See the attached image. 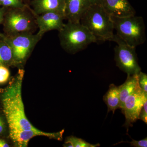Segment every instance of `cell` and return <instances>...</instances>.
<instances>
[{
    "label": "cell",
    "instance_id": "cell-1",
    "mask_svg": "<svg viewBox=\"0 0 147 147\" xmlns=\"http://www.w3.org/2000/svg\"><path fill=\"white\" fill-rule=\"evenodd\" d=\"M23 69H18L11 84L1 94L3 110L9 130H36L27 118L22 97V85L24 76Z\"/></svg>",
    "mask_w": 147,
    "mask_h": 147
},
{
    "label": "cell",
    "instance_id": "cell-2",
    "mask_svg": "<svg viewBox=\"0 0 147 147\" xmlns=\"http://www.w3.org/2000/svg\"><path fill=\"white\" fill-rule=\"evenodd\" d=\"M61 46L66 52L75 54L97 42L96 38L80 22L67 21L59 31Z\"/></svg>",
    "mask_w": 147,
    "mask_h": 147
},
{
    "label": "cell",
    "instance_id": "cell-3",
    "mask_svg": "<svg viewBox=\"0 0 147 147\" xmlns=\"http://www.w3.org/2000/svg\"><path fill=\"white\" fill-rule=\"evenodd\" d=\"M80 23L97 40L111 41L114 36L112 17L100 5H91L82 16Z\"/></svg>",
    "mask_w": 147,
    "mask_h": 147
},
{
    "label": "cell",
    "instance_id": "cell-4",
    "mask_svg": "<svg viewBox=\"0 0 147 147\" xmlns=\"http://www.w3.org/2000/svg\"><path fill=\"white\" fill-rule=\"evenodd\" d=\"M116 34L127 45L136 47L146 40V27L141 16H134L117 18L112 17Z\"/></svg>",
    "mask_w": 147,
    "mask_h": 147
},
{
    "label": "cell",
    "instance_id": "cell-5",
    "mask_svg": "<svg viewBox=\"0 0 147 147\" xmlns=\"http://www.w3.org/2000/svg\"><path fill=\"white\" fill-rule=\"evenodd\" d=\"M3 24L6 34L32 32L36 26L34 15L28 5L24 8H7Z\"/></svg>",
    "mask_w": 147,
    "mask_h": 147
},
{
    "label": "cell",
    "instance_id": "cell-6",
    "mask_svg": "<svg viewBox=\"0 0 147 147\" xmlns=\"http://www.w3.org/2000/svg\"><path fill=\"white\" fill-rule=\"evenodd\" d=\"M42 37L32 32L4 35L12 51L13 64L24 63Z\"/></svg>",
    "mask_w": 147,
    "mask_h": 147
},
{
    "label": "cell",
    "instance_id": "cell-7",
    "mask_svg": "<svg viewBox=\"0 0 147 147\" xmlns=\"http://www.w3.org/2000/svg\"><path fill=\"white\" fill-rule=\"evenodd\" d=\"M111 41L117 43L114 48L116 65L127 75L139 74L141 68L138 63L136 47L127 45L116 34Z\"/></svg>",
    "mask_w": 147,
    "mask_h": 147
},
{
    "label": "cell",
    "instance_id": "cell-8",
    "mask_svg": "<svg viewBox=\"0 0 147 147\" xmlns=\"http://www.w3.org/2000/svg\"><path fill=\"white\" fill-rule=\"evenodd\" d=\"M147 99V96L144 93L141 89L137 90L125 98L121 110L125 116V121L123 126L126 127L127 132L128 128L133 126V123L139 119L141 109Z\"/></svg>",
    "mask_w": 147,
    "mask_h": 147
},
{
    "label": "cell",
    "instance_id": "cell-9",
    "mask_svg": "<svg viewBox=\"0 0 147 147\" xmlns=\"http://www.w3.org/2000/svg\"><path fill=\"white\" fill-rule=\"evenodd\" d=\"M33 13L36 24L38 28L37 33L42 36L50 31L57 30L59 31L64 25L63 21L65 17L63 13L57 12H45L40 15Z\"/></svg>",
    "mask_w": 147,
    "mask_h": 147
},
{
    "label": "cell",
    "instance_id": "cell-10",
    "mask_svg": "<svg viewBox=\"0 0 147 147\" xmlns=\"http://www.w3.org/2000/svg\"><path fill=\"white\" fill-rule=\"evenodd\" d=\"M64 130L57 133H48L39 130H9V135L13 142L18 147H25L32 138L38 136H43L61 140Z\"/></svg>",
    "mask_w": 147,
    "mask_h": 147
},
{
    "label": "cell",
    "instance_id": "cell-11",
    "mask_svg": "<svg viewBox=\"0 0 147 147\" xmlns=\"http://www.w3.org/2000/svg\"><path fill=\"white\" fill-rule=\"evenodd\" d=\"M100 5L112 17L123 18L136 13L128 0H102Z\"/></svg>",
    "mask_w": 147,
    "mask_h": 147
},
{
    "label": "cell",
    "instance_id": "cell-12",
    "mask_svg": "<svg viewBox=\"0 0 147 147\" xmlns=\"http://www.w3.org/2000/svg\"><path fill=\"white\" fill-rule=\"evenodd\" d=\"M65 17L67 21L80 22L91 4L89 0H64Z\"/></svg>",
    "mask_w": 147,
    "mask_h": 147
},
{
    "label": "cell",
    "instance_id": "cell-13",
    "mask_svg": "<svg viewBox=\"0 0 147 147\" xmlns=\"http://www.w3.org/2000/svg\"><path fill=\"white\" fill-rule=\"evenodd\" d=\"M31 5L33 13L40 15L47 12H57L65 14L64 0H32Z\"/></svg>",
    "mask_w": 147,
    "mask_h": 147
},
{
    "label": "cell",
    "instance_id": "cell-14",
    "mask_svg": "<svg viewBox=\"0 0 147 147\" xmlns=\"http://www.w3.org/2000/svg\"><path fill=\"white\" fill-rule=\"evenodd\" d=\"M120 99V109L123 107L124 102L129 95L141 89L139 86L138 74L127 75L126 81L122 85L119 86Z\"/></svg>",
    "mask_w": 147,
    "mask_h": 147
},
{
    "label": "cell",
    "instance_id": "cell-15",
    "mask_svg": "<svg viewBox=\"0 0 147 147\" xmlns=\"http://www.w3.org/2000/svg\"><path fill=\"white\" fill-rule=\"evenodd\" d=\"M103 101L108 106V113L112 111L113 114L117 109H120V99L119 87L110 84L109 89L103 97Z\"/></svg>",
    "mask_w": 147,
    "mask_h": 147
},
{
    "label": "cell",
    "instance_id": "cell-16",
    "mask_svg": "<svg viewBox=\"0 0 147 147\" xmlns=\"http://www.w3.org/2000/svg\"><path fill=\"white\" fill-rule=\"evenodd\" d=\"M0 38V65L13 64V55L9 45L3 38Z\"/></svg>",
    "mask_w": 147,
    "mask_h": 147
},
{
    "label": "cell",
    "instance_id": "cell-17",
    "mask_svg": "<svg viewBox=\"0 0 147 147\" xmlns=\"http://www.w3.org/2000/svg\"><path fill=\"white\" fill-rule=\"evenodd\" d=\"M99 144H92L84 139L71 136L67 137L64 146L67 147H96L100 146Z\"/></svg>",
    "mask_w": 147,
    "mask_h": 147
},
{
    "label": "cell",
    "instance_id": "cell-18",
    "mask_svg": "<svg viewBox=\"0 0 147 147\" xmlns=\"http://www.w3.org/2000/svg\"><path fill=\"white\" fill-rule=\"evenodd\" d=\"M0 3L7 8H24L28 5L24 3L23 0H0Z\"/></svg>",
    "mask_w": 147,
    "mask_h": 147
},
{
    "label": "cell",
    "instance_id": "cell-19",
    "mask_svg": "<svg viewBox=\"0 0 147 147\" xmlns=\"http://www.w3.org/2000/svg\"><path fill=\"white\" fill-rule=\"evenodd\" d=\"M139 86L142 91L147 96V75L146 74L140 71L138 74Z\"/></svg>",
    "mask_w": 147,
    "mask_h": 147
},
{
    "label": "cell",
    "instance_id": "cell-20",
    "mask_svg": "<svg viewBox=\"0 0 147 147\" xmlns=\"http://www.w3.org/2000/svg\"><path fill=\"white\" fill-rule=\"evenodd\" d=\"M10 71L7 67L0 65V84H5L10 77Z\"/></svg>",
    "mask_w": 147,
    "mask_h": 147
},
{
    "label": "cell",
    "instance_id": "cell-21",
    "mask_svg": "<svg viewBox=\"0 0 147 147\" xmlns=\"http://www.w3.org/2000/svg\"><path fill=\"white\" fill-rule=\"evenodd\" d=\"M139 119L143 121L146 124L147 123V99L145 100L141 109L139 116Z\"/></svg>",
    "mask_w": 147,
    "mask_h": 147
},
{
    "label": "cell",
    "instance_id": "cell-22",
    "mask_svg": "<svg viewBox=\"0 0 147 147\" xmlns=\"http://www.w3.org/2000/svg\"><path fill=\"white\" fill-rule=\"evenodd\" d=\"M131 146L134 147H147V138L140 140V141H136L134 139H132L131 142H128Z\"/></svg>",
    "mask_w": 147,
    "mask_h": 147
},
{
    "label": "cell",
    "instance_id": "cell-23",
    "mask_svg": "<svg viewBox=\"0 0 147 147\" xmlns=\"http://www.w3.org/2000/svg\"><path fill=\"white\" fill-rule=\"evenodd\" d=\"M7 8L3 7L0 8V24H3L4 18L5 14Z\"/></svg>",
    "mask_w": 147,
    "mask_h": 147
},
{
    "label": "cell",
    "instance_id": "cell-24",
    "mask_svg": "<svg viewBox=\"0 0 147 147\" xmlns=\"http://www.w3.org/2000/svg\"><path fill=\"white\" fill-rule=\"evenodd\" d=\"M5 128L4 122L1 117H0V134H2Z\"/></svg>",
    "mask_w": 147,
    "mask_h": 147
},
{
    "label": "cell",
    "instance_id": "cell-25",
    "mask_svg": "<svg viewBox=\"0 0 147 147\" xmlns=\"http://www.w3.org/2000/svg\"><path fill=\"white\" fill-rule=\"evenodd\" d=\"M9 145L4 140L0 139V147H9Z\"/></svg>",
    "mask_w": 147,
    "mask_h": 147
},
{
    "label": "cell",
    "instance_id": "cell-26",
    "mask_svg": "<svg viewBox=\"0 0 147 147\" xmlns=\"http://www.w3.org/2000/svg\"><path fill=\"white\" fill-rule=\"evenodd\" d=\"M102 0H89L91 5H100Z\"/></svg>",
    "mask_w": 147,
    "mask_h": 147
},
{
    "label": "cell",
    "instance_id": "cell-27",
    "mask_svg": "<svg viewBox=\"0 0 147 147\" xmlns=\"http://www.w3.org/2000/svg\"><path fill=\"white\" fill-rule=\"evenodd\" d=\"M3 35V34H0V38L2 37Z\"/></svg>",
    "mask_w": 147,
    "mask_h": 147
},
{
    "label": "cell",
    "instance_id": "cell-28",
    "mask_svg": "<svg viewBox=\"0 0 147 147\" xmlns=\"http://www.w3.org/2000/svg\"><path fill=\"white\" fill-rule=\"evenodd\" d=\"M1 5V3H0V5Z\"/></svg>",
    "mask_w": 147,
    "mask_h": 147
}]
</instances>
